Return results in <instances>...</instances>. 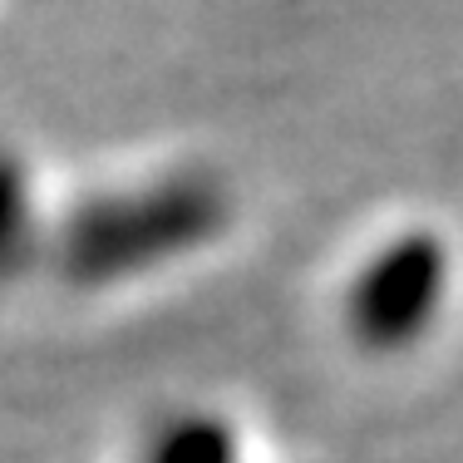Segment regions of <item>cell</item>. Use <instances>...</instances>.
<instances>
[{
	"mask_svg": "<svg viewBox=\"0 0 463 463\" xmlns=\"http://www.w3.org/2000/svg\"><path fill=\"white\" fill-rule=\"evenodd\" d=\"M439 281H444V257L434 241H394L360 277L350 321L370 345H410L439 311Z\"/></svg>",
	"mask_w": 463,
	"mask_h": 463,
	"instance_id": "6da1fadb",
	"label": "cell"
},
{
	"mask_svg": "<svg viewBox=\"0 0 463 463\" xmlns=\"http://www.w3.org/2000/svg\"><path fill=\"white\" fill-rule=\"evenodd\" d=\"M158 463H227V439L213 424H187L173 439H163Z\"/></svg>",
	"mask_w": 463,
	"mask_h": 463,
	"instance_id": "7a4b0ae2",
	"label": "cell"
}]
</instances>
